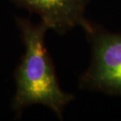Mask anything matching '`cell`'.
I'll return each instance as SVG.
<instances>
[{"mask_svg":"<svg viewBox=\"0 0 121 121\" xmlns=\"http://www.w3.org/2000/svg\"><path fill=\"white\" fill-rule=\"evenodd\" d=\"M15 22L25 53L14 71L16 91L11 101L12 110L20 119L28 106L42 105L62 119L65 106L74 97L63 91L59 85L54 62L45 43L48 28L41 21L34 24L20 17H16Z\"/></svg>","mask_w":121,"mask_h":121,"instance_id":"6da1fadb","label":"cell"},{"mask_svg":"<svg viewBox=\"0 0 121 121\" xmlns=\"http://www.w3.org/2000/svg\"><path fill=\"white\" fill-rule=\"evenodd\" d=\"M86 35L92 43L93 60L79 79V87L121 95V35L94 26Z\"/></svg>","mask_w":121,"mask_h":121,"instance_id":"7a4b0ae2","label":"cell"},{"mask_svg":"<svg viewBox=\"0 0 121 121\" xmlns=\"http://www.w3.org/2000/svg\"><path fill=\"white\" fill-rule=\"evenodd\" d=\"M19 8L38 14L41 22L59 35H64L76 26L86 32L93 25L86 20L84 13L87 0H8Z\"/></svg>","mask_w":121,"mask_h":121,"instance_id":"3957f363","label":"cell"}]
</instances>
